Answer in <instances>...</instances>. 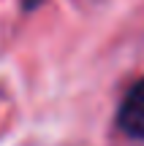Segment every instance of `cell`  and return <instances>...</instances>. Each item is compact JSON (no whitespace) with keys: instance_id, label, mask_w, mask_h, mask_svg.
<instances>
[{"instance_id":"cell-1","label":"cell","mask_w":144,"mask_h":146,"mask_svg":"<svg viewBox=\"0 0 144 146\" xmlns=\"http://www.w3.org/2000/svg\"><path fill=\"white\" fill-rule=\"evenodd\" d=\"M117 125L125 135L144 141V78H139L123 98L117 111Z\"/></svg>"}]
</instances>
